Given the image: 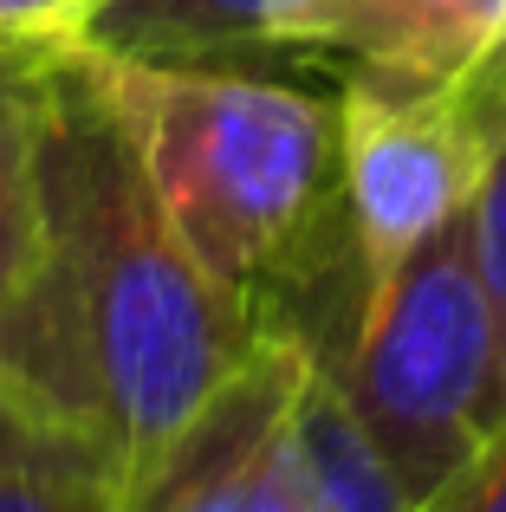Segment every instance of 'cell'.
<instances>
[{"mask_svg":"<svg viewBox=\"0 0 506 512\" xmlns=\"http://www.w3.org/2000/svg\"><path fill=\"white\" fill-rule=\"evenodd\" d=\"M46 266L0 344L33 428L78 435L137 474L260 350V325L195 266L72 59L39 78Z\"/></svg>","mask_w":506,"mask_h":512,"instance_id":"6da1fadb","label":"cell"},{"mask_svg":"<svg viewBox=\"0 0 506 512\" xmlns=\"http://www.w3.org/2000/svg\"><path fill=\"white\" fill-rule=\"evenodd\" d=\"M156 208L208 279L260 325L344 227L338 111L253 65L72 52Z\"/></svg>","mask_w":506,"mask_h":512,"instance_id":"7a4b0ae2","label":"cell"},{"mask_svg":"<svg viewBox=\"0 0 506 512\" xmlns=\"http://www.w3.org/2000/svg\"><path fill=\"white\" fill-rule=\"evenodd\" d=\"M260 331H286L331 376L416 506L435 500L500 422V331L468 247V214L383 279L357 273L351 234L338 227L325 253L266 299Z\"/></svg>","mask_w":506,"mask_h":512,"instance_id":"3957f363","label":"cell"},{"mask_svg":"<svg viewBox=\"0 0 506 512\" xmlns=\"http://www.w3.org/2000/svg\"><path fill=\"white\" fill-rule=\"evenodd\" d=\"M331 111L351 260L364 279H383L429 234L461 221L494 175L506 150V52L448 85L344 78Z\"/></svg>","mask_w":506,"mask_h":512,"instance_id":"277c9868","label":"cell"},{"mask_svg":"<svg viewBox=\"0 0 506 512\" xmlns=\"http://www.w3.org/2000/svg\"><path fill=\"white\" fill-rule=\"evenodd\" d=\"M299 344L260 331V350L202 402L163 454L117 480L111 512H299L286 480V396Z\"/></svg>","mask_w":506,"mask_h":512,"instance_id":"5b68a950","label":"cell"},{"mask_svg":"<svg viewBox=\"0 0 506 512\" xmlns=\"http://www.w3.org/2000/svg\"><path fill=\"white\" fill-rule=\"evenodd\" d=\"M260 46L377 85H448L506 52V0H279Z\"/></svg>","mask_w":506,"mask_h":512,"instance_id":"8992f818","label":"cell"},{"mask_svg":"<svg viewBox=\"0 0 506 512\" xmlns=\"http://www.w3.org/2000/svg\"><path fill=\"white\" fill-rule=\"evenodd\" d=\"M286 480L299 512H416L383 448L305 350L286 396Z\"/></svg>","mask_w":506,"mask_h":512,"instance_id":"52a82bcc","label":"cell"},{"mask_svg":"<svg viewBox=\"0 0 506 512\" xmlns=\"http://www.w3.org/2000/svg\"><path fill=\"white\" fill-rule=\"evenodd\" d=\"M59 65V59H52ZM39 78L46 65L0 59V344L26 318L46 266V195H39Z\"/></svg>","mask_w":506,"mask_h":512,"instance_id":"ba28073f","label":"cell"},{"mask_svg":"<svg viewBox=\"0 0 506 512\" xmlns=\"http://www.w3.org/2000/svg\"><path fill=\"white\" fill-rule=\"evenodd\" d=\"M279 0H117L98 20V52H137V59H208L241 65L266 59L260 33Z\"/></svg>","mask_w":506,"mask_h":512,"instance_id":"9c48e42d","label":"cell"},{"mask_svg":"<svg viewBox=\"0 0 506 512\" xmlns=\"http://www.w3.org/2000/svg\"><path fill=\"white\" fill-rule=\"evenodd\" d=\"M117 474L91 441L33 428L0 461V512H111Z\"/></svg>","mask_w":506,"mask_h":512,"instance_id":"30bf717a","label":"cell"},{"mask_svg":"<svg viewBox=\"0 0 506 512\" xmlns=\"http://www.w3.org/2000/svg\"><path fill=\"white\" fill-rule=\"evenodd\" d=\"M117 0H0V59L52 65L91 46L98 20Z\"/></svg>","mask_w":506,"mask_h":512,"instance_id":"8fae6325","label":"cell"},{"mask_svg":"<svg viewBox=\"0 0 506 512\" xmlns=\"http://www.w3.org/2000/svg\"><path fill=\"white\" fill-rule=\"evenodd\" d=\"M468 247H474V266H481L487 305H494V331H500V415H506V150L468 208Z\"/></svg>","mask_w":506,"mask_h":512,"instance_id":"7c38bea8","label":"cell"},{"mask_svg":"<svg viewBox=\"0 0 506 512\" xmlns=\"http://www.w3.org/2000/svg\"><path fill=\"white\" fill-rule=\"evenodd\" d=\"M416 512H506V415L481 435V448L435 487V500H422Z\"/></svg>","mask_w":506,"mask_h":512,"instance_id":"4fadbf2b","label":"cell"},{"mask_svg":"<svg viewBox=\"0 0 506 512\" xmlns=\"http://www.w3.org/2000/svg\"><path fill=\"white\" fill-rule=\"evenodd\" d=\"M26 435H33V415H26L20 409V402H13V389L7 383H0V461H7V454L13 448H20V441Z\"/></svg>","mask_w":506,"mask_h":512,"instance_id":"5bb4252c","label":"cell"}]
</instances>
